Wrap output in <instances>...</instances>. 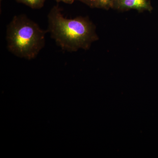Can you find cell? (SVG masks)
Instances as JSON below:
<instances>
[{
    "mask_svg": "<svg viewBox=\"0 0 158 158\" xmlns=\"http://www.w3.org/2000/svg\"><path fill=\"white\" fill-rule=\"evenodd\" d=\"M48 31L57 44L69 52L87 49L97 40L94 26L84 18L69 19L63 16L59 6H54L48 15Z\"/></svg>",
    "mask_w": 158,
    "mask_h": 158,
    "instance_id": "6da1fadb",
    "label": "cell"
},
{
    "mask_svg": "<svg viewBox=\"0 0 158 158\" xmlns=\"http://www.w3.org/2000/svg\"><path fill=\"white\" fill-rule=\"evenodd\" d=\"M45 34V31L25 15H16L7 28L8 49L21 58L34 59L44 47Z\"/></svg>",
    "mask_w": 158,
    "mask_h": 158,
    "instance_id": "7a4b0ae2",
    "label": "cell"
},
{
    "mask_svg": "<svg viewBox=\"0 0 158 158\" xmlns=\"http://www.w3.org/2000/svg\"><path fill=\"white\" fill-rule=\"evenodd\" d=\"M112 8L121 11L135 10L138 11H151L153 9L149 0H114Z\"/></svg>",
    "mask_w": 158,
    "mask_h": 158,
    "instance_id": "3957f363",
    "label": "cell"
},
{
    "mask_svg": "<svg viewBox=\"0 0 158 158\" xmlns=\"http://www.w3.org/2000/svg\"><path fill=\"white\" fill-rule=\"evenodd\" d=\"M18 2L23 3L33 9H41L44 6L45 0H15Z\"/></svg>",
    "mask_w": 158,
    "mask_h": 158,
    "instance_id": "277c9868",
    "label": "cell"
},
{
    "mask_svg": "<svg viewBox=\"0 0 158 158\" xmlns=\"http://www.w3.org/2000/svg\"><path fill=\"white\" fill-rule=\"evenodd\" d=\"M114 0H97L96 8L105 9L112 8Z\"/></svg>",
    "mask_w": 158,
    "mask_h": 158,
    "instance_id": "5b68a950",
    "label": "cell"
},
{
    "mask_svg": "<svg viewBox=\"0 0 158 158\" xmlns=\"http://www.w3.org/2000/svg\"><path fill=\"white\" fill-rule=\"evenodd\" d=\"M85 3L91 8H96L97 0H78Z\"/></svg>",
    "mask_w": 158,
    "mask_h": 158,
    "instance_id": "8992f818",
    "label": "cell"
},
{
    "mask_svg": "<svg viewBox=\"0 0 158 158\" xmlns=\"http://www.w3.org/2000/svg\"><path fill=\"white\" fill-rule=\"evenodd\" d=\"M55 1H56L58 2H64L65 3H66V4H72L76 0H55Z\"/></svg>",
    "mask_w": 158,
    "mask_h": 158,
    "instance_id": "52a82bcc",
    "label": "cell"
}]
</instances>
